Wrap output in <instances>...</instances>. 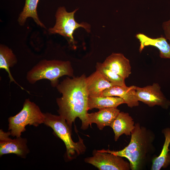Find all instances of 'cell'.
Masks as SVG:
<instances>
[{
	"label": "cell",
	"instance_id": "cell-1",
	"mask_svg": "<svg viewBox=\"0 0 170 170\" xmlns=\"http://www.w3.org/2000/svg\"><path fill=\"white\" fill-rule=\"evenodd\" d=\"M86 77L84 74L72 78L67 77L56 87L62 95L56 99L58 112L71 130L72 123L77 117L81 121L82 129L86 130L90 125L88 116L89 96Z\"/></svg>",
	"mask_w": 170,
	"mask_h": 170
},
{
	"label": "cell",
	"instance_id": "cell-2",
	"mask_svg": "<svg viewBox=\"0 0 170 170\" xmlns=\"http://www.w3.org/2000/svg\"><path fill=\"white\" fill-rule=\"evenodd\" d=\"M131 136L129 144L122 150H99L125 157L129 161L131 170H142L149 162L155 151L153 145L155 135L151 130L137 123H135V128Z\"/></svg>",
	"mask_w": 170,
	"mask_h": 170
},
{
	"label": "cell",
	"instance_id": "cell-3",
	"mask_svg": "<svg viewBox=\"0 0 170 170\" xmlns=\"http://www.w3.org/2000/svg\"><path fill=\"white\" fill-rule=\"evenodd\" d=\"M65 75L74 76L70 62L45 60L40 61L30 70L26 78L31 84H34L41 79H47L50 81L51 86L55 87L59 84V78Z\"/></svg>",
	"mask_w": 170,
	"mask_h": 170
},
{
	"label": "cell",
	"instance_id": "cell-4",
	"mask_svg": "<svg viewBox=\"0 0 170 170\" xmlns=\"http://www.w3.org/2000/svg\"><path fill=\"white\" fill-rule=\"evenodd\" d=\"M45 116L44 123L51 127L54 133L64 143L66 147L67 159L71 160L84 153L86 147L83 139L79 136V141L74 142L71 137V130L66 120L60 115L50 113H44Z\"/></svg>",
	"mask_w": 170,
	"mask_h": 170
},
{
	"label": "cell",
	"instance_id": "cell-5",
	"mask_svg": "<svg viewBox=\"0 0 170 170\" xmlns=\"http://www.w3.org/2000/svg\"><path fill=\"white\" fill-rule=\"evenodd\" d=\"M45 118L44 113L42 112L39 106L26 99L22 110L15 116L8 118V130L13 137H19L21 133L26 131L27 125L37 127L44 123Z\"/></svg>",
	"mask_w": 170,
	"mask_h": 170
},
{
	"label": "cell",
	"instance_id": "cell-6",
	"mask_svg": "<svg viewBox=\"0 0 170 170\" xmlns=\"http://www.w3.org/2000/svg\"><path fill=\"white\" fill-rule=\"evenodd\" d=\"M78 10L76 9L71 12H67L64 7H60L57 9L55 14L56 22L54 26L49 29L52 34H58L68 39L69 43L75 47V42L73 34L79 27L84 28L88 32L90 31V25L86 22L77 23L74 15Z\"/></svg>",
	"mask_w": 170,
	"mask_h": 170
},
{
	"label": "cell",
	"instance_id": "cell-7",
	"mask_svg": "<svg viewBox=\"0 0 170 170\" xmlns=\"http://www.w3.org/2000/svg\"><path fill=\"white\" fill-rule=\"evenodd\" d=\"M84 161L100 170L131 169L129 162L125 161L122 157L99 150H94L93 156L85 158Z\"/></svg>",
	"mask_w": 170,
	"mask_h": 170
},
{
	"label": "cell",
	"instance_id": "cell-8",
	"mask_svg": "<svg viewBox=\"0 0 170 170\" xmlns=\"http://www.w3.org/2000/svg\"><path fill=\"white\" fill-rule=\"evenodd\" d=\"M135 89L139 101L150 107L157 105L167 109L170 105V101L165 97L158 83H154L151 85L143 87L135 86Z\"/></svg>",
	"mask_w": 170,
	"mask_h": 170
},
{
	"label": "cell",
	"instance_id": "cell-9",
	"mask_svg": "<svg viewBox=\"0 0 170 170\" xmlns=\"http://www.w3.org/2000/svg\"><path fill=\"white\" fill-rule=\"evenodd\" d=\"M10 131L5 133L0 130V156L8 154H14L25 158L29 150L26 139L21 137L12 139L9 137Z\"/></svg>",
	"mask_w": 170,
	"mask_h": 170
},
{
	"label": "cell",
	"instance_id": "cell-10",
	"mask_svg": "<svg viewBox=\"0 0 170 170\" xmlns=\"http://www.w3.org/2000/svg\"><path fill=\"white\" fill-rule=\"evenodd\" d=\"M107 68L119 75L125 79L131 73L129 60L121 53H113L102 63Z\"/></svg>",
	"mask_w": 170,
	"mask_h": 170
},
{
	"label": "cell",
	"instance_id": "cell-11",
	"mask_svg": "<svg viewBox=\"0 0 170 170\" xmlns=\"http://www.w3.org/2000/svg\"><path fill=\"white\" fill-rule=\"evenodd\" d=\"M101 96H117L122 99L130 108L139 106V101L136 95L135 86L125 87L114 86L104 90Z\"/></svg>",
	"mask_w": 170,
	"mask_h": 170
},
{
	"label": "cell",
	"instance_id": "cell-12",
	"mask_svg": "<svg viewBox=\"0 0 170 170\" xmlns=\"http://www.w3.org/2000/svg\"><path fill=\"white\" fill-rule=\"evenodd\" d=\"M86 83L89 97L101 96L105 89L115 86L110 82L97 70L86 77Z\"/></svg>",
	"mask_w": 170,
	"mask_h": 170
},
{
	"label": "cell",
	"instance_id": "cell-13",
	"mask_svg": "<svg viewBox=\"0 0 170 170\" xmlns=\"http://www.w3.org/2000/svg\"><path fill=\"white\" fill-rule=\"evenodd\" d=\"M136 37L140 42L139 51L140 52L145 47L152 46L159 50L160 58L170 59V44L168 43L165 37L161 36L152 38L141 33L137 34Z\"/></svg>",
	"mask_w": 170,
	"mask_h": 170
},
{
	"label": "cell",
	"instance_id": "cell-14",
	"mask_svg": "<svg viewBox=\"0 0 170 170\" xmlns=\"http://www.w3.org/2000/svg\"><path fill=\"white\" fill-rule=\"evenodd\" d=\"M114 133V139L116 141L122 135H131L135 127L133 119L128 113L120 112L110 126Z\"/></svg>",
	"mask_w": 170,
	"mask_h": 170
},
{
	"label": "cell",
	"instance_id": "cell-15",
	"mask_svg": "<svg viewBox=\"0 0 170 170\" xmlns=\"http://www.w3.org/2000/svg\"><path fill=\"white\" fill-rule=\"evenodd\" d=\"M99 110L97 112L88 113V116L90 125L95 123L100 130H102L105 126H110L120 112L117 108H108Z\"/></svg>",
	"mask_w": 170,
	"mask_h": 170
},
{
	"label": "cell",
	"instance_id": "cell-16",
	"mask_svg": "<svg viewBox=\"0 0 170 170\" xmlns=\"http://www.w3.org/2000/svg\"><path fill=\"white\" fill-rule=\"evenodd\" d=\"M162 132L165 137L164 143L160 155L152 161L151 170H159L162 168H166L170 163V154L168 153L170 144V128L164 129Z\"/></svg>",
	"mask_w": 170,
	"mask_h": 170
},
{
	"label": "cell",
	"instance_id": "cell-17",
	"mask_svg": "<svg viewBox=\"0 0 170 170\" xmlns=\"http://www.w3.org/2000/svg\"><path fill=\"white\" fill-rule=\"evenodd\" d=\"M124 103L122 99L117 96L89 97L88 109L89 110L96 108L99 110L108 108H116L120 105Z\"/></svg>",
	"mask_w": 170,
	"mask_h": 170
},
{
	"label": "cell",
	"instance_id": "cell-18",
	"mask_svg": "<svg viewBox=\"0 0 170 170\" xmlns=\"http://www.w3.org/2000/svg\"><path fill=\"white\" fill-rule=\"evenodd\" d=\"M17 63V59L13 51L8 47L3 45L0 47V68L3 69L8 73L10 82H14L23 90L24 89L15 81L9 70Z\"/></svg>",
	"mask_w": 170,
	"mask_h": 170
},
{
	"label": "cell",
	"instance_id": "cell-19",
	"mask_svg": "<svg viewBox=\"0 0 170 170\" xmlns=\"http://www.w3.org/2000/svg\"><path fill=\"white\" fill-rule=\"evenodd\" d=\"M39 0H26L23 11L20 15L18 21L21 25H23L28 17L32 18L38 25L45 28L40 20L37 14V7Z\"/></svg>",
	"mask_w": 170,
	"mask_h": 170
},
{
	"label": "cell",
	"instance_id": "cell-20",
	"mask_svg": "<svg viewBox=\"0 0 170 170\" xmlns=\"http://www.w3.org/2000/svg\"><path fill=\"white\" fill-rule=\"evenodd\" d=\"M96 68V70L100 72L108 81L114 85L123 87L127 86L125 79L105 67L102 63L97 62Z\"/></svg>",
	"mask_w": 170,
	"mask_h": 170
},
{
	"label": "cell",
	"instance_id": "cell-21",
	"mask_svg": "<svg viewBox=\"0 0 170 170\" xmlns=\"http://www.w3.org/2000/svg\"><path fill=\"white\" fill-rule=\"evenodd\" d=\"M162 27L165 38L170 42V18L168 20L163 22Z\"/></svg>",
	"mask_w": 170,
	"mask_h": 170
}]
</instances>
